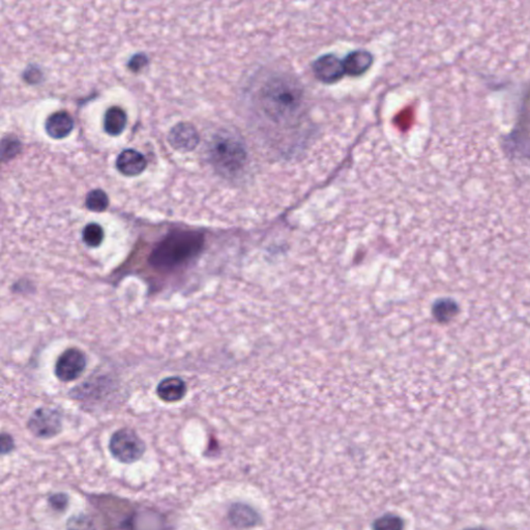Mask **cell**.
I'll return each instance as SVG.
<instances>
[{
    "label": "cell",
    "mask_w": 530,
    "mask_h": 530,
    "mask_svg": "<svg viewBox=\"0 0 530 530\" xmlns=\"http://www.w3.org/2000/svg\"><path fill=\"white\" fill-rule=\"evenodd\" d=\"M205 247V235L199 231L174 230L151 251L149 264L157 271L169 273L193 261Z\"/></svg>",
    "instance_id": "obj_1"
},
{
    "label": "cell",
    "mask_w": 530,
    "mask_h": 530,
    "mask_svg": "<svg viewBox=\"0 0 530 530\" xmlns=\"http://www.w3.org/2000/svg\"><path fill=\"white\" fill-rule=\"evenodd\" d=\"M259 103L271 121H291L303 106V90L291 77L273 75L260 88Z\"/></svg>",
    "instance_id": "obj_2"
},
{
    "label": "cell",
    "mask_w": 530,
    "mask_h": 530,
    "mask_svg": "<svg viewBox=\"0 0 530 530\" xmlns=\"http://www.w3.org/2000/svg\"><path fill=\"white\" fill-rule=\"evenodd\" d=\"M210 153L216 168L225 175H237L246 163L247 153L244 144L227 133L217 136Z\"/></svg>",
    "instance_id": "obj_3"
},
{
    "label": "cell",
    "mask_w": 530,
    "mask_h": 530,
    "mask_svg": "<svg viewBox=\"0 0 530 530\" xmlns=\"http://www.w3.org/2000/svg\"><path fill=\"white\" fill-rule=\"evenodd\" d=\"M109 450L121 463L132 464L142 458L146 445L135 431L124 428L111 437Z\"/></svg>",
    "instance_id": "obj_4"
},
{
    "label": "cell",
    "mask_w": 530,
    "mask_h": 530,
    "mask_svg": "<svg viewBox=\"0 0 530 530\" xmlns=\"http://www.w3.org/2000/svg\"><path fill=\"white\" fill-rule=\"evenodd\" d=\"M27 427L38 438L49 439L60 433L63 420L58 410L43 407L31 414Z\"/></svg>",
    "instance_id": "obj_5"
},
{
    "label": "cell",
    "mask_w": 530,
    "mask_h": 530,
    "mask_svg": "<svg viewBox=\"0 0 530 530\" xmlns=\"http://www.w3.org/2000/svg\"><path fill=\"white\" fill-rule=\"evenodd\" d=\"M87 359L85 352L78 348H69L60 355L55 364V375L60 382L78 379L85 372Z\"/></svg>",
    "instance_id": "obj_6"
},
{
    "label": "cell",
    "mask_w": 530,
    "mask_h": 530,
    "mask_svg": "<svg viewBox=\"0 0 530 530\" xmlns=\"http://www.w3.org/2000/svg\"><path fill=\"white\" fill-rule=\"evenodd\" d=\"M168 140L174 149L188 153L196 148L199 144V135L192 124H178L170 131Z\"/></svg>",
    "instance_id": "obj_7"
},
{
    "label": "cell",
    "mask_w": 530,
    "mask_h": 530,
    "mask_svg": "<svg viewBox=\"0 0 530 530\" xmlns=\"http://www.w3.org/2000/svg\"><path fill=\"white\" fill-rule=\"evenodd\" d=\"M314 72L319 80L326 83L336 82L344 74V60L334 55H325L315 61Z\"/></svg>",
    "instance_id": "obj_8"
},
{
    "label": "cell",
    "mask_w": 530,
    "mask_h": 530,
    "mask_svg": "<svg viewBox=\"0 0 530 530\" xmlns=\"http://www.w3.org/2000/svg\"><path fill=\"white\" fill-rule=\"evenodd\" d=\"M146 158L134 149L122 151L117 160V167L126 176H137L146 168Z\"/></svg>",
    "instance_id": "obj_9"
},
{
    "label": "cell",
    "mask_w": 530,
    "mask_h": 530,
    "mask_svg": "<svg viewBox=\"0 0 530 530\" xmlns=\"http://www.w3.org/2000/svg\"><path fill=\"white\" fill-rule=\"evenodd\" d=\"M45 128L50 137L53 139H63L72 132L74 129V121L69 113L60 111L50 115Z\"/></svg>",
    "instance_id": "obj_10"
},
{
    "label": "cell",
    "mask_w": 530,
    "mask_h": 530,
    "mask_svg": "<svg viewBox=\"0 0 530 530\" xmlns=\"http://www.w3.org/2000/svg\"><path fill=\"white\" fill-rule=\"evenodd\" d=\"M157 394L158 398L164 402H178L185 398L187 386L180 377L165 378L158 384Z\"/></svg>",
    "instance_id": "obj_11"
},
{
    "label": "cell",
    "mask_w": 530,
    "mask_h": 530,
    "mask_svg": "<svg viewBox=\"0 0 530 530\" xmlns=\"http://www.w3.org/2000/svg\"><path fill=\"white\" fill-rule=\"evenodd\" d=\"M373 63V58L368 51L359 50L352 52L344 60L345 72L351 76H359L364 74Z\"/></svg>",
    "instance_id": "obj_12"
},
{
    "label": "cell",
    "mask_w": 530,
    "mask_h": 530,
    "mask_svg": "<svg viewBox=\"0 0 530 530\" xmlns=\"http://www.w3.org/2000/svg\"><path fill=\"white\" fill-rule=\"evenodd\" d=\"M460 313L458 303L453 298H440L434 303L432 315L439 323H448Z\"/></svg>",
    "instance_id": "obj_13"
},
{
    "label": "cell",
    "mask_w": 530,
    "mask_h": 530,
    "mask_svg": "<svg viewBox=\"0 0 530 530\" xmlns=\"http://www.w3.org/2000/svg\"><path fill=\"white\" fill-rule=\"evenodd\" d=\"M126 124V112L119 107H111L104 119V128L111 136H119L124 132Z\"/></svg>",
    "instance_id": "obj_14"
},
{
    "label": "cell",
    "mask_w": 530,
    "mask_h": 530,
    "mask_svg": "<svg viewBox=\"0 0 530 530\" xmlns=\"http://www.w3.org/2000/svg\"><path fill=\"white\" fill-rule=\"evenodd\" d=\"M229 519L231 523L237 527L250 526L255 521L252 509L242 504H235L231 507Z\"/></svg>",
    "instance_id": "obj_15"
},
{
    "label": "cell",
    "mask_w": 530,
    "mask_h": 530,
    "mask_svg": "<svg viewBox=\"0 0 530 530\" xmlns=\"http://www.w3.org/2000/svg\"><path fill=\"white\" fill-rule=\"evenodd\" d=\"M104 237H105V232L99 224H88L83 230V241H85L86 246L90 247V248H97V247L101 246Z\"/></svg>",
    "instance_id": "obj_16"
},
{
    "label": "cell",
    "mask_w": 530,
    "mask_h": 530,
    "mask_svg": "<svg viewBox=\"0 0 530 530\" xmlns=\"http://www.w3.org/2000/svg\"><path fill=\"white\" fill-rule=\"evenodd\" d=\"M109 199L107 194L102 190H94L86 197V206L94 212H102L107 210Z\"/></svg>",
    "instance_id": "obj_17"
},
{
    "label": "cell",
    "mask_w": 530,
    "mask_h": 530,
    "mask_svg": "<svg viewBox=\"0 0 530 530\" xmlns=\"http://www.w3.org/2000/svg\"><path fill=\"white\" fill-rule=\"evenodd\" d=\"M403 522L398 516L387 514L376 521L374 530H402Z\"/></svg>",
    "instance_id": "obj_18"
},
{
    "label": "cell",
    "mask_w": 530,
    "mask_h": 530,
    "mask_svg": "<svg viewBox=\"0 0 530 530\" xmlns=\"http://www.w3.org/2000/svg\"><path fill=\"white\" fill-rule=\"evenodd\" d=\"M67 530H96V525L90 516L81 514L70 519Z\"/></svg>",
    "instance_id": "obj_19"
},
{
    "label": "cell",
    "mask_w": 530,
    "mask_h": 530,
    "mask_svg": "<svg viewBox=\"0 0 530 530\" xmlns=\"http://www.w3.org/2000/svg\"><path fill=\"white\" fill-rule=\"evenodd\" d=\"M49 504L55 511L63 512L67 507L69 497L65 493H56V494L50 496Z\"/></svg>",
    "instance_id": "obj_20"
},
{
    "label": "cell",
    "mask_w": 530,
    "mask_h": 530,
    "mask_svg": "<svg viewBox=\"0 0 530 530\" xmlns=\"http://www.w3.org/2000/svg\"><path fill=\"white\" fill-rule=\"evenodd\" d=\"M15 448V443H13V439L11 435L6 433H2L1 435V454L6 455L9 453L12 452Z\"/></svg>",
    "instance_id": "obj_21"
},
{
    "label": "cell",
    "mask_w": 530,
    "mask_h": 530,
    "mask_svg": "<svg viewBox=\"0 0 530 530\" xmlns=\"http://www.w3.org/2000/svg\"><path fill=\"white\" fill-rule=\"evenodd\" d=\"M4 141L10 145V147L4 146V151H2V156H4V158L11 157V156L15 155V153H17L18 145H19L18 141H16V140H13V141H11V140H4Z\"/></svg>",
    "instance_id": "obj_22"
},
{
    "label": "cell",
    "mask_w": 530,
    "mask_h": 530,
    "mask_svg": "<svg viewBox=\"0 0 530 530\" xmlns=\"http://www.w3.org/2000/svg\"><path fill=\"white\" fill-rule=\"evenodd\" d=\"M146 63V58H145L144 55H141V54H139V55L135 56V58H134L133 60H131L130 67L131 69L134 70V71H137V70H139L140 67H144V65Z\"/></svg>",
    "instance_id": "obj_23"
},
{
    "label": "cell",
    "mask_w": 530,
    "mask_h": 530,
    "mask_svg": "<svg viewBox=\"0 0 530 530\" xmlns=\"http://www.w3.org/2000/svg\"><path fill=\"white\" fill-rule=\"evenodd\" d=\"M475 530H482V529H475Z\"/></svg>",
    "instance_id": "obj_24"
}]
</instances>
